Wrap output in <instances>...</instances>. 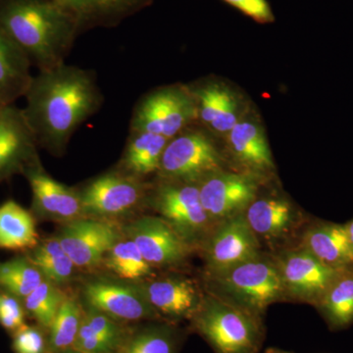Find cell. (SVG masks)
<instances>
[{
    "instance_id": "23",
    "label": "cell",
    "mask_w": 353,
    "mask_h": 353,
    "mask_svg": "<svg viewBox=\"0 0 353 353\" xmlns=\"http://www.w3.org/2000/svg\"><path fill=\"white\" fill-rule=\"evenodd\" d=\"M39 243L36 221L29 211L14 201L0 205V248L32 250Z\"/></svg>"
},
{
    "instance_id": "10",
    "label": "cell",
    "mask_w": 353,
    "mask_h": 353,
    "mask_svg": "<svg viewBox=\"0 0 353 353\" xmlns=\"http://www.w3.org/2000/svg\"><path fill=\"white\" fill-rule=\"evenodd\" d=\"M255 174L216 172L196 183L204 210L213 224L243 214L259 194Z\"/></svg>"
},
{
    "instance_id": "4",
    "label": "cell",
    "mask_w": 353,
    "mask_h": 353,
    "mask_svg": "<svg viewBox=\"0 0 353 353\" xmlns=\"http://www.w3.org/2000/svg\"><path fill=\"white\" fill-rule=\"evenodd\" d=\"M190 320L215 353H259L263 343L261 317L214 294H204Z\"/></svg>"
},
{
    "instance_id": "6",
    "label": "cell",
    "mask_w": 353,
    "mask_h": 353,
    "mask_svg": "<svg viewBox=\"0 0 353 353\" xmlns=\"http://www.w3.org/2000/svg\"><path fill=\"white\" fill-rule=\"evenodd\" d=\"M197 117L196 97L182 87L160 88L143 97L132 113L131 132L172 139Z\"/></svg>"
},
{
    "instance_id": "21",
    "label": "cell",
    "mask_w": 353,
    "mask_h": 353,
    "mask_svg": "<svg viewBox=\"0 0 353 353\" xmlns=\"http://www.w3.org/2000/svg\"><path fill=\"white\" fill-rule=\"evenodd\" d=\"M31 61L0 26V102L14 104L32 82Z\"/></svg>"
},
{
    "instance_id": "39",
    "label": "cell",
    "mask_w": 353,
    "mask_h": 353,
    "mask_svg": "<svg viewBox=\"0 0 353 353\" xmlns=\"http://www.w3.org/2000/svg\"><path fill=\"white\" fill-rule=\"evenodd\" d=\"M345 230H347L348 239H350V243H352L353 248V219L348 222L347 224H345Z\"/></svg>"
},
{
    "instance_id": "12",
    "label": "cell",
    "mask_w": 353,
    "mask_h": 353,
    "mask_svg": "<svg viewBox=\"0 0 353 353\" xmlns=\"http://www.w3.org/2000/svg\"><path fill=\"white\" fill-rule=\"evenodd\" d=\"M201 248L208 274L227 270L262 254L260 241L243 214L215 225Z\"/></svg>"
},
{
    "instance_id": "3",
    "label": "cell",
    "mask_w": 353,
    "mask_h": 353,
    "mask_svg": "<svg viewBox=\"0 0 353 353\" xmlns=\"http://www.w3.org/2000/svg\"><path fill=\"white\" fill-rule=\"evenodd\" d=\"M209 294L261 317L287 299L274 260L263 254L218 273L208 274Z\"/></svg>"
},
{
    "instance_id": "18",
    "label": "cell",
    "mask_w": 353,
    "mask_h": 353,
    "mask_svg": "<svg viewBox=\"0 0 353 353\" xmlns=\"http://www.w3.org/2000/svg\"><path fill=\"white\" fill-rule=\"evenodd\" d=\"M243 216L259 241L283 240L299 221L292 204L282 197H256Z\"/></svg>"
},
{
    "instance_id": "41",
    "label": "cell",
    "mask_w": 353,
    "mask_h": 353,
    "mask_svg": "<svg viewBox=\"0 0 353 353\" xmlns=\"http://www.w3.org/2000/svg\"><path fill=\"white\" fill-rule=\"evenodd\" d=\"M60 353H81V352H76V350H66V352H60Z\"/></svg>"
},
{
    "instance_id": "11",
    "label": "cell",
    "mask_w": 353,
    "mask_h": 353,
    "mask_svg": "<svg viewBox=\"0 0 353 353\" xmlns=\"http://www.w3.org/2000/svg\"><path fill=\"white\" fill-rule=\"evenodd\" d=\"M57 236L77 268L94 269L122 239V231L112 221L82 217L65 223Z\"/></svg>"
},
{
    "instance_id": "9",
    "label": "cell",
    "mask_w": 353,
    "mask_h": 353,
    "mask_svg": "<svg viewBox=\"0 0 353 353\" xmlns=\"http://www.w3.org/2000/svg\"><path fill=\"white\" fill-rule=\"evenodd\" d=\"M274 262L280 273L287 299L314 306L332 283L347 270L323 263L301 245L281 252Z\"/></svg>"
},
{
    "instance_id": "27",
    "label": "cell",
    "mask_w": 353,
    "mask_h": 353,
    "mask_svg": "<svg viewBox=\"0 0 353 353\" xmlns=\"http://www.w3.org/2000/svg\"><path fill=\"white\" fill-rule=\"evenodd\" d=\"M77 27L116 17L131 10L141 0H53Z\"/></svg>"
},
{
    "instance_id": "14",
    "label": "cell",
    "mask_w": 353,
    "mask_h": 353,
    "mask_svg": "<svg viewBox=\"0 0 353 353\" xmlns=\"http://www.w3.org/2000/svg\"><path fill=\"white\" fill-rule=\"evenodd\" d=\"M38 145L23 109L14 104L0 106V182L38 160Z\"/></svg>"
},
{
    "instance_id": "19",
    "label": "cell",
    "mask_w": 353,
    "mask_h": 353,
    "mask_svg": "<svg viewBox=\"0 0 353 353\" xmlns=\"http://www.w3.org/2000/svg\"><path fill=\"white\" fill-rule=\"evenodd\" d=\"M301 248L336 269L353 267V248L345 225L318 221L304 231Z\"/></svg>"
},
{
    "instance_id": "33",
    "label": "cell",
    "mask_w": 353,
    "mask_h": 353,
    "mask_svg": "<svg viewBox=\"0 0 353 353\" xmlns=\"http://www.w3.org/2000/svg\"><path fill=\"white\" fill-rule=\"evenodd\" d=\"M81 326L90 333L110 339L118 343H122L125 339L124 332L116 320L95 309L88 307L87 312L83 313Z\"/></svg>"
},
{
    "instance_id": "26",
    "label": "cell",
    "mask_w": 353,
    "mask_h": 353,
    "mask_svg": "<svg viewBox=\"0 0 353 353\" xmlns=\"http://www.w3.org/2000/svg\"><path fill=\"white\" fill-rule=\"evenodd\" d=\"M104 264L108 270L123 280L143 282L152 277L154 268L143 259L134 241H118L104 257Z\"/></svg>"
},
{
    "instance_id": "1",
    "label": "cell",
    "mask_w": 353,
    "mask_h": 353,
    "mask_svg": "<svg viewBox=\"0 0 353 353\" xmlns=\"http://www.w3.org/2000/svg\"><path fill=\"white\" fill-rule=\"evenodd\" d=\"M23 109L39 145L61 153L79 127L99 108L102 97L94 76L61 64L32 77Z\"/></svg>"
},
{
    "instance_id": "28",
    "label": "cell",
    "mask_w": 353,
    "mask_h": 353,
    "mask_svg": "<svg viewBox=\"0 0 353 353\" xmlns=\"http://www.w3.org/2000/svg\"><path fill=\"white\" fill-rule=\"evenodd\" d=\"M44 277L41 272L27 257H15L0 263V290L24 301L34 292Z\"/></svg>"
},
{
    "instance_id": "22",
    "label": "cell",
    "mask_w": 353,
    "mask_h": 353,
    "mask_svg": "<svg viewBox=\"0 0 353 353\" xmlns=\"http://www.w3.org/2000/svg\"><path fill=\"white\" fill-rule=\"evenodd\" d=\"M169 141L152 132H131L121 161V170L139 179L158 172Z\"/></svg>"
},
{
    "instance_id": "31",
    "label": "cell",
    "mask_w": 353,
    "mask_h": 353,
    "mask_svg": "<svg viewBox=\"0 0 353 353\" xmlns=\"http://www.w3.org/2000/svg\"><path fill=\"white\" fill-rule=\"evenodd\" d=\"M66 296V294L59 289V285L44 279L43 282L26 297L23 303L25 310L34 318L39 325L44 328H50L58 309Z\"/></svg>"
},
{
    "instance_id": "34",
    "label": "cell",
    "mask_w": 353,
    "mask_h": 353,
    "mask_svg": "<svg viewBox=\"0 0 353 353\" xmlns=\"http://www.w3.org/2000/svg\"><path fill=\"white\" fill-rule=\"evenodd\" d=\"M25 311L21 299L0 290V324L3 328L16 332L24 326Z\"/></svg>"
},
{
    "instance_id": "24",
    "label": "cell",
    "mask_w": 353,
    "mask_h": 353,
    "mask_svg": "<svg viewBox=\"0 0 353 353\" xmlns=\"http://www.w3.org/2000/svg\"><path fill=\"white\" fill-rule=\"evenodd\" d=\"M316 307L331 328H345L353 323V267L332 283Z\"/></svg>"
},
{
    "instance_id": "42",
    "label": "cell",
    "mask_w": 353,
    "mask_h": 353,
    "mask_svg": "<svg viewBox=\"0 0 353 353\" xmlns=\"http://www.w3.org/2000/svg\"><path fill=\"white\" fill-rule=\"evenodd\" d=\"M1 105H3V104H2L1 102H0V106H1Z\"/></svg>"
},
{
    "instance_id": "2",
    "label": "cell",
    "mask_w": 353,
    "mask_h": 353,
    "mask_svg": "<svg viewBox=\"0 0 353 353\" xmlns=\"http://www.w3.org/2000/svg\"><path fill=\"white\" fill-rule=\"evenodd\" d=\"M0 26L39 71L64 63L78 29L53 0H13L1 11Z\"/></svg>"
},
{
    "instance_id": "37",
    "label": "cell",
    "mask_w": 353,
    "mask_h": 353,
    "mask_svg": "<svg viewBox=\"0 0 353 353\" xmlns=\"http://www.w3.org/2000/svg\"><path fill=\"white\" fill-rule=\"evenodd\" d=\"M230 6L236 7L248 17L260 23L273 20L270 6L266 0H224Z\"/></svg>"
},
{
    "instance_id": "5",
    "label": "cell",
    "mask_w": 353,
    "mask_h": 353,
    "mask_svg": "<svg viewBox=\"0 0 353 353\" xmlns=\"http://www.w3.org/2000/svg\"><path fill=\"white\" fill-rule=\"evenodd\" d=\"M148 199L159 217L190 248L203 245L214 224L202 206L196 183L163 180Z\"/></svg>"
},
{
    "instance_id": "16",
    "label": "cell",
    "mask_w": 353,
    "mask_h": 353,
    "mask_svg": "<svg viewBox=\"0 0 353 353\" xmlns=\"http://www.w3.org/2000/svg\"><path fill=\"white\" fill-rule=\"evenodd\" d=\"M22 174L31 187L32 206L38 214L65 223L85 217L80 192L48 175L39 159L29 165Z\"/></svg>"
},
{
    "instance_id": "29",
    "label": "cell",
    "mask_w": 353,
    "mask_h": 353,
    "mask_svg": "<svg viewBox=\"0 0 353 353\" xmlns=\"http://www.w3.org/2000/svg\"><path fill=\"white\" fill-rule=\"evenodd\" d=\"M83 316L82 307L78 301L73 297L66 296L48 328L51 352L60 353L73 347Z\"/></svg>"
},
{
    "instance_id": "17",
    "label": "cell",
    "mask_w": 353,
    "mask_h": 353,
    "mask_svg": "<svg viewBox=\"0 0 353 353\" xmlns=\"http://www.w3.org/2000/svg\"><path fill=\"white\" fill-rule=\"evenodd\" d=\"M158 316L171 320L192 319L203 301L199 285L183 277H164L137 283Z\"/></svg>"
},
{
    "instance_id": "35",
    "label": "cell",
    "mask_w": 353,
    "mask_h": 353,
    "mask_svg": "<svg viewBox=\"0 0 353 353\" xmlns=\"http://www.w3.org/2000/svg\"><path fill=\"white\" fill-rule=\"evenodd\" d=\"M120 345L118 341L90 333L81 326L71 350L81 353H113Z\"/></svg>"
},
{
    "instance_id": "25",
    "label": "cell",
    "mask_w": 353,
    "mask_h": 353,
    "mask_svg": "<svg viewBox=\"0 0 353 353\" xmlns=\"http://www.w3.org/2000/svg\"><path fill=\"white\" fill-rule=\"evenodd\" d=\"M28 259L41 272L44 279L57 285L69 282L77 268L57 236L39 243Z\"/></svg>"
},
{
    "instance_id": "15",
    "label": "cell",
    "mask_w": 353,
    "mask_h": 353,
    "mask_svg": "<svg viewBox=\"0 0 353 353\" xmlns=\"http://www.w3.org/2000/svg\"><path fill=\"white\" fill-rule=\"evenodd\" d=\"M83 294L88 307L104 313L116 321H139L158 317L137 284L95 280L85 285Z\"/></svg>"
},
{
    "instance_id": "30",
    "label": "cell",
    "mask_w": 353,
    "mask_h": 353,
    "mask_svg": "<svg viewBox=\"0 0 353 353\" xmlns=\"http://www.w3.org/2000/svg\"><path fill=\"white\" fill-rule=\"evenodd\" d=\"M176 336L167 327H148L125 338L113 353H175Z\"/></svg>"
},
{
    "instance_id": "8",
    "label": "cell",
    "mask_w": 353,
    "mask_h": 353,
    "mask_svg": "<svg viewBox=\"0 0 353 353\" xmlns=\"http://www.w3.org/2000/svg\"><path fill=\"white\" fill-rule=\"evenodd\" d=\"M222 158L211 139L201 132H189L168 141L158 173L163 180L197 183L222 171Z\"/></svg>"
},
{
    "instance_id": "7",
    "label": "cell",
    "mask_w": 353,
    "mask_h": 353,
    "mask_svg": "<svg viewBox=\"0 0 353 353\" xmlns=\"http://www.w3.org/2000/svg\"><path fill=\"white\" fill-rule=\"evenodd\" d=\"M79 192L83 216L99 219L130 214L148 199V188L141 179L122 170L99 176Z\"/></svg>"
},
{
    "instance_id": "40",
    "label": "cell",
    "mask_w": 353,
    "mask_h": 353,
    "mask_svg": "<svg viewBox=\"0 0 353 353\" xmlns=\"http://www.w3.org/2000/svg\"><path fill=\"white\" fill-rule=\"evenodd\" d=\"M265 353H294L292 352H288V350H281V348L277 347H269L267 348L266 352Z\"/></svg>"
},
{
    "instance_id": "32",
    "label": "cell",
    "mask_w": 353,
    "mask_h": 353,
    "mask_svg": "<svg viewBox=\"0 0 353 353\" xmlns=\"http://www.w3.org/2000/svg\"><path fill=\"white\" fill-rule=\"evenodd\" d=\"M232 97V94L219 85H210L201 88L196 94L197 117L210 126Z\"/></svg>"
},
{
    "instance_id": "38",
    "label": "cell",
    "mask_w": 353,
    "mask_h": 353,
    "mask_svg": "<svg viewBox=\"0 0 353 353\" xmlns=\"http://www.w3.org/2000/svg\"><path fill=\"white\" fill-rule=\"evenodd\" d=\"M238 111L236 99H234V97H232V99L227 102L226 105L223 108L222 112L211 123L210 127L214 131L221 132V134H228L239 122Z\"/></svg>"
},
{
    "instance_id": "13",
    "label": "cell",
    "mask_w": 353,
    "mask_h": 353,
    "mask_svg": "<svg viewBox=\"0 0 353 353\" xmlns=\"http://www.w3.org/2000/svg\"><path fill=\"white\" fill-rule=\"evenodd\" d=\"M124 232L152 268L182 264L194 250L166 221L157 216H143L132 221Z\"/></svg>"
},
{
    "instance_id": "20",
    "label": "cell",
    "mask_w": 353,
    "mask_h": 353,
    "mask_svg": "<svg viewBox=\"0 0 353 353\" xmlns=\"http://www.w3.org/2000/svg\"><path fill=\"white\" fill-rule=\"evenodd\" d=\"M227 134L232 154L248 173L261 176L274 168L270 148L259 125L239 121Z\"/></svg>"
},
{
    "instance_id": "36",
    "label": "cell",
    "mask_w": 353,
    "mask_h": 353,
    "mask_svg": "<svg viewBox=\"0 0 353 353\" xmlns=\"http://www.w3.org/2000/svg\"><path fill=\"white\" fill-rule=\"evenodd\" d=\"M13 350L15 353H44L46 341L43 333L36 327H21L14 332Z\"/></svg>"
}]
</instances>
